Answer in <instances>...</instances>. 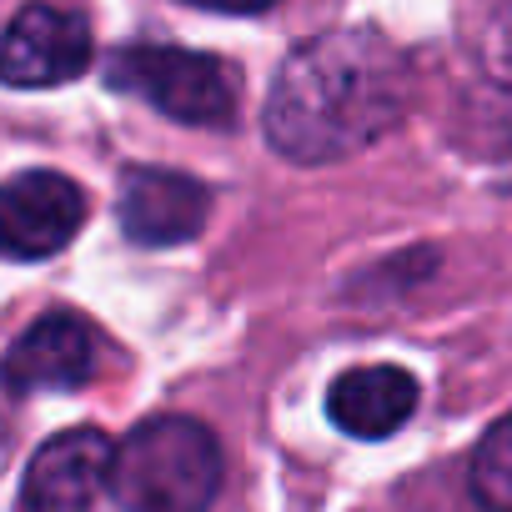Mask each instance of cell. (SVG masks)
<instances>
[{
	"label": "cell",
	"mask_w": 512,
	"mask_h": 512,
	"mask_svg": "<svg viewBox=\"0 0 512 512\" xmlns=\"http://www.w3.org/2000/svg\"><path fill=\"white\" fill-rule=\"evenodd\" d=\"M412 106V66L377 31L302 41L267 96V141L297 166H332L377 146Z\"/></svg>",
	"instance_id": "cell-1"
},
{
	"label": "cell",
	"mask_w": 512,
	"mask_h": 512,
	"mask_svg": "<svg viewBox=\"0 0 512 512\" xmlns=\"http://www.w3.org/2000/svg\"><path fill=\"white\" fill-rule=\"evenodd\" d=\"M106 487L126 512H206L221 487V447L196 417H151L116 442Z\"/></svg>",
	"instance_id": "cell-2"
},
{
	"label": "cell",
	"mask_w": 512,
	"mask_h": 512,
	"mask_svg": "<svg viewBox=\"0 0 512 512\" xmlns=\"http://www.w3.org/2000/svg\"><path fill=\"white\" fill-rule=\"evenodd\" d=\"M106 81L186 126H226L236 116V71H226L216 56L201 51L121 46L106 66Z\"/></svg>",
	"instance_id": "cell-3"
},
{
	"label": "cell",
	"mask_w": 512,
	"mask_h": 512,
	"mask_svg": "<svg viewBox=\"0 0 512 512\" xmlns=\"http://www.w3.org/2000/svg\"><path fill=\"white\" fill-rule=\"evenodd\" d=\"M86 226V191L61 171H21L0 181V256L46 262Z\"/></svg>",
	"instance_id": "cell-4"
},
{
	"label": "cell",
	"mask_w": 512,
	"mask_h": 512,
	"mask_svg": "<svg viewBox=\"0 0 512 512\" xmlns=\"http://www.w3.org/2000/svg\"><path fill=\"white\" fill-rule=\"evenodd\" d=\"M96 46L91 26L76 11L56 6H26L6 31H0V86L16 91H46L86 76Z\"/></svg>",
	"instance_id": "cell-5"
},
{
	"label": "cell",
	"mask_w": 512,
	"mask_h": 512,
	"mask_svg": "<svg viewBox=\"0 0 512 512\" xmlns=\"http://www.w3.org/2000/svg\"><path fill=\"white\" fill-rule=\"evenodd\" d=\"M101 367V342L96 332L71 317V312H51L41 322H31L6 362H0V387L16 392V397H31V392H76L96 377Z\"/></svg>",
	"instance_id": "cell-6"
},
{
	"label": "cell",
	"mask_w": 512,
	"mask_h": 512,
	"mask_svg": "<svg viewBox=\"0 0 512 512\" xmlns=\"http://www.w3.org/2000/svg\"><path fill=\"white\" fill-rule=\"evenodd\" d=\"M111 442L96 427L56 432L26 467L16 512H91L111 482Z\"/></svg>",
	"instance_id": "cell-7"
},
{
	"label": "cell",
	"mask_w": 512,
	"mask_h": 512,
	"mask_svg": "<svg viewBox=\"0 0 512 512\" xmlns=\"http://www.w3.org/2000/svg\"><path fill=\"white\" fill-rule=\"evenodd\" d=\"M121 231L141 246H181L191 241L211 216V191L196 176L161 171V166H131L121 176Z\"/></svg>",
	"instance_id": "cell-8"
},
{
	"label": "cell",
	"mask_w": 512,
	"mask_h": 512,
	"mask_svg": "<svg viewBox=\"0 0 512 512\" xmlns=\"http://www.w3.org/2000/svg\"><path fill=\"white\" fill-rule=\"evenodd\" d=\"M417 397H422V387L407 367L377 362V367L342 372L327 392V412L347 437L377 442V437H392L397 427H407V417L417 412Z\"/></svg>",
	"instance_id": "cell-9"
},
{
	"label": "cell",
	"mask_w": 512,
	"mask_h": 512,
	"mask_svg": "<svg viewBox=\"0 0 512 512\" xmlns=\"http://www.w3.org/2000/svg\"><path fill=\"white\" fill-rule=\"evenodd\" d=\"M472 492L487 512H512V417L487 427L472 457Z\"/></svg>",
	"instance_id": "cell-10"
},
{
	"label": "cell",
	"mask_w": 512,
	"mask_h": 512,
	"mask_svg": "<svg viewBox=\"0 0 512 512\" xmlns=\"http://www.w3.org/2000/svg\"><path fill=\"white\" fill-rule=\"evenodd\" d=\"M477 66L492 86L512 91V6H497L477 26Z\"/></svg>",
	"instance_id": "cell-11"
},
{
	"label": "cell",
	"mask_w": 512,
	"mask_h": 512,
	"mask_svg": "<svg viewBox=\"0 0 512 512\" xmlns=\"http://www.w3.org/2000/svg\"><path fill=\"white\" fill-rule=\"evenodd\" d=\"M11 442H16V427H11V407H6V387H0V467L11 462Z\"/></svg>",
	"instance_id": "cell-12"
}]
</instances>
